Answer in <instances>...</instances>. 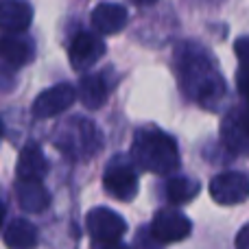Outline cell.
I'll return each mask as SVG.
<instances>
[{
  "mask_svg": "<svg viewBox=\"0 0 249 249\" xmlns=\"http://www.w3.org/2000/svg\"><path fill=\"white\" fill-rule=\"evenodd\" d=\"M173 61L181 90L190 101L206 109H214L225 99V81L219 72V66L201 44H177Z\"/></svg>",
  "mask_w": 249,
  "mask_h": 249,
  "instance_id": "obj_1",
  "label": "cell"
},
{
  "mask_svg": "<svg viewBox=\"0 0 249 249\" xmlns=\"http://www.w3.org/2000/svg\"><path fill=\"white\" fill-rule=\"evenodd\" d=\"M131 162L153 175H173L179 168V149L171 133L146 124L133 133Z\"/></svg>",
  "mask_w": 249,
  "mask_h": 249,
  "instance_id": "obj_2",
  "label": "cell"
},
{
  "mask_svg": "<svg viewBox=\"0 0 249 249\" xmlns=\"http://www.w3.org/2000/svg\"><path fill=\"white\" fill-rule=\"evenodd\" d=\"M53 144L70 160H90L101 151L103 138H101L99 127L92 121L83 116H70L55 129Z\"/></svg>",
  "mask_w": 249,
  "mask_h": 249,
  "instance_id": "obj_3",
  "label": "cell"
},
{
  "mask_svg": "<svg viewBox=\"0 0 249 249\" xmlns=\"http://www.w3.org/2000/svg\"><path fill=\"white\" fill-rule=\"evenodd\" d=\"M103 188L109 197L118 201H131L138 195V173L129 158L116 155L112 162L105 166L103 173Z\"/></svg>",
  "mask_w": 249,
  "mask_h": 249,
  "instance_id": "obj_4",
  "label": "cell"
},
{
  "mask_svg": "<svg viewBox=\"0 0 249 249\" xmlns=\"http://www.w3.org/2000/svg\"><path fill=\"white\" fill-rule=\"evenodd\" d=\"M86 228L92 243H121V238L127 232L124 219L109 208H94L88 212Z\"/></svg>",
  "mask_w": 249,
  "mask_h": 249,
  "instance_id": "obj_5",
  "label": "cell"
},
{
  "mask_svg": "<svg viewBox=\"0 0 249 249\" xmlns=\"http://www.w3.org/2000/svg\"><path fill=\"white\" fill-rule=\"evenodd\" d=\"M210 197L219 206H238L249 199V177L241 171H225L212 177Z\"/></svg>",
  "mask_w": 249,
  "mask_h": 249,
  "instance_id": "obj_6",
  "label": "cell"
},
{
  "mask_svg": "<svg viewBox=\"0 0 249 249\" xmlns=\"http://www.w3.org/2000/svg\"><path fill=\"white\" fill-rule=\"evenodd\" d=\"M221 140L234 153L249 151V105H234L221 121Z\"/></svg>",
  "mask_w": 249,
  "mask_h": 249,
  "instance_id": "obj_7",
  "label": "cell"
},
{
  "mask_svg": "<svg viewBox=\"0 0 249 249\" xmlns=\"http://www.w3.org/2000/svg\"><path fill=\"white\" fill-rule=\"evenodd\" d=\"M193 232V223L186 214H181L179 210H158L151 221V236L158 243H177L184 241Z\"/></svg>",
  "mask_w": 249,
  "mask_h": 249,
  "instance_id": "obj_8",
  "label": "cell"
},
{
  "mask_svg": "<svg viewBox=\"0 0 249 249\" xmlns=\"http://www.w3.org/2000/svg\"><path fill=\"white\" fill-rule=\"evenodd\" d=\"M77 101V88L70 83H59L44 90L33 101V116L35 118H53L70 107Z\"/></svg>",
  "mask_w": 249,
  "mask_h": 249,
  "instance_id": "obj_9",
  "label": "cell"
},
{
  "mask_svg": "<svg viewBox=\"0 0 249 249\" xmlns=\"http://www.w3.org/2000/svg\"><path fill=\"white\" fill-rule=\"evenodd\" d=\"M103 55H105V42H103L101 35H94V33L83 31V33L74 35V39L70 42L68 57H70L72 68L79 70V72L90 70Z\"/></svg>",
  "mask_w": 249,
  "mask_h": 249,
  "instance_id": "obj_10",
  "label": "cell"
},
{
  "mask_svg": "<svg viewBox=\"0 0 249 249\" xmlns=\"http://www.w3.org/2000/svg\"><path fill=\"white\" fill-rule=\"evenodd\" d=\"M33 59V42L22 35L0 37V72L13 74Z\"/></svg>",
  "mask_w": 249,
  "mask_h": 249,
  "instance_id": "obj_11",
  "label": "cell"
},
{
  "mask_svg": "<svg viewBox=\"0 0 249 249\" xmlns=\"http://www.w3.org/2000/svg\"><path fill=\"white\" fill-rule=\"evenodd\" d=\"M92 26H94L96 33L101 35H114V33H121V31L127 26V9L123 4L116 2H101L94 7L92 11Z\"/></svg>",
  "mask_w": 249,
  "mask_h": 249,
  "instance_id": "obj_12",
  "label": "cell"
},
{
  "mask_svg": "<svg viewBox=\"0 0 249 249\" xmlns=\"http://www.w3.org/2000/svg\"><path fill=\"white\" fill-rule=\"evenodd\" d=\"M48 173V160L39 144H24L18 158V181H42Z\"/></svg>",
  "mask_w": 249,
  "mask_h": 249,
  "instance_id": "obj_13",
  "label": "cell"
},
{
  "mask_svg": "<svg viewBox=\"0 0 249 249\" xmlns=\"http://www.w3.org/2000/svg\"><path fill=\"white\" fill-rule=\"evenodd\" d=\"M31 20H33L31 4L18 2V0L0 4V31H4V33H24L31 26Z\"/></svg>",
  "mask_w": 249,
  "mask_h": 249,
  "instance_id": "obj_14",
  "label": "cell"
},
{
  "mask_svg": "<svg viewBox=\"0 0 249 249\" xmlns=\"http://www.w3.org/2000/svg\"><path fill=\"white\" fill-rule=\"evenodd\" d=\"M18 203L24 212H33L39 214L51 206V195H48L46 186L42 181H18L16 184Z\"/></svg>",
  "mask_w": 249,
  "mask_h": 249,
  "instance_id": "obj_15",
  "label": "cell"
},
{
  "mask_svg": "<svg viewBox=\"0 0 249 249\" xmlns=\"http://www.w3.org/2000/svg\"><path fill=\"white\" fill-rule=\"evenodd\" d=\"M77 96L88 109H99L105 105L109 96V86L103 74H86L79 81Z\"/></svg>",
  "mask_w": 249,
  "mask_h": 249,
  "instance_id": "obj_16",
  "label": "cell"
},
{
  "mask_svg": "<svg viewBox=\"0 0 249 249\" xmlns=\"http://www.w3.org/2000/svg\"><path fill=\"white\" fill-rule=\"evenodd\" d=\"M4 245L9 249H35L39 243V232L31 221L13 219L4 230Z\"/></svg>",
  "mask_w": 249,
  "mask_h": 249,
  "instance_id": "obj_17",
  "label": "cell"
},
{
  "mask_svg": "<svg viewBox=\"0 0 249 249\" xmlns=\"http://www.w3.org/2000/svg\"><path fill=\"white\" fill-rule=\"evenodd\" d=\"M199 190H201V184L186 175L168 177V181H166V199L173 206H184V203L193 201L199 195Z\"/></svg>",
  "mask_w": 249,
  "mask_h": 249,
  "instance_id": "obj_18",
  "label": "cell"
},
{
  "mask_svg": "<svg viewBox=\"0 0 249 249\" xmlns=\"http://www.w3.org/2000/svg\"><path fill=\"white\" fill-rule=\"evenodd\" d=\"M236 88L241 92V96H245L249 101V64H241L236 70Z\"/></svg>",
  "mask_w": 249,
  "mask_h": 249,
  "instance_id": "obj_19",
  "label": "cell"
},
{
  "mask_svg": "<svg viewBox=\"0 0 249 249\" xmlns=\"http://www.w3.org/2000/svg\"><path fill=\"white\" fill-rule=\"evenodd\" d=\"M234 53L241 64H249V37H238L234 42Z\"/></svg>",
  "mask_w": 249,
  "mask_h": 249,
  "instance_id": "obj_20",
  "label": "cell"
},
{
  "mask_svg": "<svg viewBox=\"0 0 249 249\" xmlns=\"http://www.w3.org/2000/svg\"><path fill=\"white\" fill-rule=\"evenodd\" d=\"M236 249H249V223L245 225V228H241V232H238Z\"/></svg>",
  "mask_w": 249,
  "mask_h": 249,
  "instance_id": "obj_21",
  "label": "cell"
},
{
  "mask_svg": "<svg viewBox=\"0 0 249 249\" xmlns=\"http://www.w3.org/2000/svg\"><path fill=\"white\" fill-rule=\"evenodd\" d=\"M92 249H127L123 243H94Z\"/></svg>",
  "mask_w": 249,
  "mask_h": 249,
  "instance_id": "obj_22",
  "label": "cell"
},
{
  "mask_svg": "<svg viewBox=\"0 0 249 249\" xmlns=\"http://www.w3.org/2000/svg\"><path fill=\"white\" fill-rule=\"evenodd\" d=\"M4 214H7V210H4V203L0 201V228H2V223H4Z\"/></svg>",
  "mask_w": 249,
  "mask_h": 249,
  "instance_id": "obj_23",
  "label": "cell"
},
{
  "mask_svg": "<svg viewBox=\"0 0 249 249\" xmlns=\"http://www.w3.org/2000/svg\"><path fill=\"white\" fill-rule=\"evenodd\" d=\"M0 138H2V121H0Z\"/></svg>",
  "mask_w": 249,
  "mask_h": 249,
  "instance_id": "obj_24",
  "label": "cell"
}]
</instances>
